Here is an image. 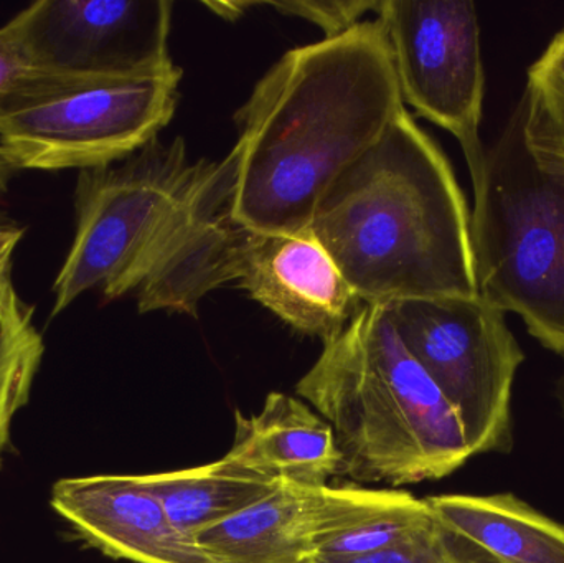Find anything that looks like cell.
<instances>
[{
  "instance_id": "5bb4252c",
  "label": "cell",
  "mask_w": 564,
  "mask_h": 563,
  "mask_svg": "<svg viewBox=\"0 0 564 563\" xmlns=\"http://www.w3.org/2000/svg\"><path fill=\"white\" fill-rule=\"evenodd\" d=\"M470 563H564V526L513 495L426 498Z\"/></svg>"
},
{
  "instance_id": "e0dca14e",
  "label": "cell",
  "mask_w": 564,
  "mask_h": 563,
  "mask_svg": "<svg viewBox=\"0 0 564 563\" xmlns=\"http://www.w3.org/2000/svg\"><path fill=\"white\" fill-rule=\"evenodd\" d=\"M139 479L161 502L172 524L192 539L267 498L281 485L228 458L181 472L139 476Z\"/></svg>"
},
{
  "instance_id": "9c48e42d",
  "label": "cell",
  "mask_w": 564,
  "mask_h": 563,
  "mask_svg": "<svg viewBox=\"0 0 564 563\" xmlns=\"http://www.w3.org/2000/svg\"><path fill=\"white\" fill-rule=\"evenodd\" d=\"M238 172L237 145L220 162L198 161L194 178L139 268V313L197 317L205 296L240 281L261 234L238 220Z\"/></svg>"
},
{
  "instance_id": "6da1fadb",
  "label": "cell",
  "mask_w": 564,
  "mask_h": 563,
  "mask_svg": "<svg viewBox=\"0 0 564 563\" xmlns=\"http://www.w3.org/2000/svg\"><path fill=\"white\" fill-rule=\"evenodd\" d=\"M403 109L380 20L289 50L235 116L238 220L263 235L307 234L328 188Z\"/></svg>"
},
{
  "instance_id": "9a60e30c",
  "label": "cell",
  "mask_w": 564,
  "mask_h": 563,
  "mask_svg": "<svg viewBox=\"0 0 564 563\" xmlns=\"http://www.w3.org/2000/svg\"><path fill=\"white\" fill-rule=\"evenodd\" d=\"M318 489L281 483L261 501L195 535L215 563H308Z\"/></svg>"
},
{
  "instance_id": "603a6c76",
  "label": "cell",
  "mask_w": 564,
  "mask_h": 563,
  "mask_svg": "<svg viewBox=\"0 0 564 563\" xmlns=\"http://www.w3.org/2000/svg\"><path fill=\"white\" fill-rule=\"evenodd\" d=\"M19 169L10 161L9 155L0 148V231L19 230L23 228L15 218L10 215L9 192L12 178Z\"/></svg>"
},
{
  "instance_id": "4fadbf2b",
  "label": "cell",
  "mask_w": 564,
  "mask_h": 563,
  "mask_svg": "<svg viewBox=\"0 0 564 563\" xmlns=\"http://www.w3.org/2000/svg\"><path fill=\"white\" fill-rule=\"evenodd\" d=\"M225 458L274 481L322 488L341 475L332 426L307 403L274 392L258 415L237 412L235 445Z\"/></svg>"
},
{
  "instance_id": "7a4b0ae2",
  "label": "cell",
  "mask_w": 564,
  "mask_h": 563,
  "mask_svg": "<svg viewBox=\"0 0 564 563\" xmlns=\"http://www.w3.org/2000/svg\"><path fill=\"white\" fill-rule=\"evenodd\" d=\"M308 231L365 306L479 296L463 188L406 108L328 188Z\"/></svg>"
},
{
  "instance_id": "7402d4cb",
  "label": "cell",
  "mask_w": 564,
  "mask_h": 563,
  "mask_svg": "<svg viewBox=\"0 0 564 563\" xmlns=\"http://www.w3.org/2000/svg\"><path fill=\"white\" fill-rule=\"evenodd\" d=\"M36 73L10 23L0 29V108L3 101Z\"/></svg>"
},
{
  "instance_id": "8fae6325",
  "label": "cell",
  "mask_w": 564,
  "mask_h": 563,
  "mask_svg": "<svg viewBox=\"0 0 564 563\" xmlns=\"http://www.w3.org/2000/svg\"><path fill=\"white\" fill-rule=\"evenodd\" d=\"M52 508L75 534L112 559L134 563H215L182 534L139 476L59 479Z\"/></svg>"
},
{
  "instance_id": "484cf974",
  "label": "cell",
  "mask_w": 564,
  "mask_h": 563,
  "mask_svg": "<svg viewBox=\"0 0 564 563\" xmlns=\"http://www.w3.org/2000/svg\"><path fill=\"white\" fill-rule=\"evenodd\" d=\"M555 396L556 400H558L560 409H562L564 420V367L563 372L560 373L558 380H556Z\"/></svg>"
},
{
  "instance_id": "ffe728a7",
  "label": "cell",
  "mask_w": 564,
  "mask_h": 563,
  "mask_svg": "<svg viewBox=\"0 0 564 563\" xmlns=\"http://www.w3.org/2000/svg\"><path fill=\"white\" fill-rule=\"evenodd\" d=\"M434 515V512H433ZM308 563H470L456 535L437 521L434 516L430 524L408 535L403 541L350 559L314 557Z\"/></svg>"
},
{
  "instance_id": "5b68a950",
  "label": "cell",
  "mask_w": 564,
  "mask_h": 563,
  "mask_svg": "<svg viewBox=\"0 0 564 563\" xmlns=\"http://www.w3.org/2000/svg\"><path fill=\"white\" fill-rule=\"evenodd\" d=\"M181 79L172 62L132 75L33 73L0 108V148L19 171L115 164L171 122Z\"/></svg>"
},
{
  "instance_id": "2e32d148",
  "label": "cell",
  "mask_w": 564,
  "mask_h": 563,
  "mask_svg": "<svg viewBox=\"0 0 564 563\" xmlns=\"http://www.w3.org/2000/svg\"><path fill=\"white\" fill-rule=\"evenodd\" d=\"M433 519L426 499L406 491L322 486L315 512V557L371 554L403 541Z\"/></svg>"
},
{
  "instance_id": "44dd1931",
  "label": "cell",
  "mask_w": 564,
  "mask_h": 563,
  "mask_svg": "<svg viewBox=\"0 0 564 563\" xmlns=\"http://www.w3.org/2000/svg\"><path fill=\"white\" fill-rule=\"evenodd\" d=\"M253 7H271L281 15L299 17L321 26L325 39L341 35L360 23L365 13L377 12L380 0H304V2H251Z\"/></svg>"
},
{
  "instance_id": "3957f363",
  "label": "cell",
  "mask_w": 564,
  "mask_h": 563,
  "mask_svg": "<svg viewBox=\"0 0 564 563\" xmlns=\"http://www.w3.org/2000/svg\"><path fill=\"white\" fill-rule=\"evenodd\" d=\"M295 392L334 430L341 475L417 485L473 458L456 410L408 353L387 306H365L325 343Z\"/></svg>"
},
{
  "instance_id": "277c9868",
  "label": "cell",
  "mask_w": 564,
  "mask_h": 563,
  "mask_svg": "<svg viewBox=\"0 0 564 563\" xmlns=\"http://www.w3.org/2000/svg\"><path fill=\"white\" fill-rule=\"evenodd\" d=\"M473 185L479 296L564 359V184L527 151L520 102Z\"/></svg>"
},
{
  "instance_id": "ba28073f",
  "label": "cell",
  "mask_w": 564,
  "mask_h": 563,
  "mask_svg": "<svg viewBox=\"0 0 564 563\" xmlns=\"http://www.w3.org/2000/svg\"><path fill=\"white\" fill-rule=\"evenodd\" d=\"M403 102L459 141L473 184L486 164L480 141L486 73L470 0H380Z\"/></svg>"
},
{
  "instance_id": "52a82bcc",
  "label": "cell",
  "mask_w": 564,
  "mask_h": 563,
  "mask_svg": "<svg viewBox=\"0 0 564 563\" xmlns=\"http://www.w3.org/2000/svg\"><path fill=\"white\" fill-rule=\"evenodd\" d=\"M387 310L408 353L456 410L473 455L509 453L513 382L525 354L506 313L480 296L404 300Z\"/></svg>"
},
{
  "instance_id": "d6986e66",
  "label": "cell",
  "mask_w": 564,
  "mask_h": 563,
  "mask_svg": "<svg viewBox=\"0 0 564 563\" xmlns=\"http://www.w3.org/2000/svg\"><path fill=\"white\" fill-rule=\"evenodd\" d=\"M520 106L527 151L546 175L564 184V26L530 66Z\"/></svg>"
},
{
  "instance_id": "ac0fdd59",
  "label": "cell",
  "mask_w": 564,
  "mask_h": 563,
  "mask_svg": "<svg viewBox=\"0 0 564 563\" xmlns=\"http://www.w3.org/2000/svg\"><path fill=\"white\" fill-rule=\"evenodd\" d=\"M43 354L45 344L33 324V307L17 293L9 268L0 274V468L13 416L29 403Z\"/></svg>"
},
{
  "instance_id": "30bf717a",
  "label": "cell",
  "mask_w": 564,
  "mask_h": 563,
  "mask_svg": "<svg viewBox=\"0 0 564 563\" xmlns=\"http://www.w3.org/2000/svg\"><path fill=\"white\" fill-rule=\"evenodd\" d=\"M169 0H39L10 20L36 73L115 76L171 63Z\"/></svg>"
},
{
  "instance_id": "d4e9b609",
  "label": "cell",
  "mask_w": 564,
  "mask_h": 563,
  "mask_svg": "<svg viewBox=\"0 0 564 563\" xmlns=\"http://www.w3.org/2000/svg\"><path fill=\"white\" fill-rule=\"evenodd\" d=\"M205 7L214 10L217 15L224 17L227 20H235L243 15L245 10L253 9L251 2H207Z\"/></svg>"
},
{
  "instance_id": "cb8c5ba5",
  "label": "cell",
  "mask_w": 564,
  "mask_h": 563,
  "mask_svg": "<svg viewBox=\"0 0 564 563\" xmlns=\"http://www.w3.org/2000/svg\"><path fill=\"white\" fill-rule=\"evenodd\" d=\"M25 235V228L19 230L0 231V274L12 268L13 251Z\"/></svg>"
},
{
  "instance_id": "7c38bea8",
  "label": "cell",
  "mask_w": 564,
  "mask_h": 563,
  "mask_svg": "<svg viewBox=\"0 0 564 563\" xmlns=\"http://www.w3.org/2000/svg\"><path fill=\"white\" fill-rule=\"evenodd\" d=\"M238 284L285 324L324 344L340 336L365 307L311 231L261 234Z\"/></svg>"
},
{
  "instance_id": "8992f818",
  "label": "cell",
  "mask_w": 564,
  "mask_h": 563,
  "mask_svg": "<svg viewBox=\"0 0 564 563\" xmlns=\"http://www.w3.org/2000/svg\"><path fill=\"white\" fill-rule=\"evenodd\" d=\"M184 139H152L115 164L78 171L72 247L53 283L52 317L86 291L106 301L135 290V277L197 172Z\"/></svg>"
}]
</instances>
